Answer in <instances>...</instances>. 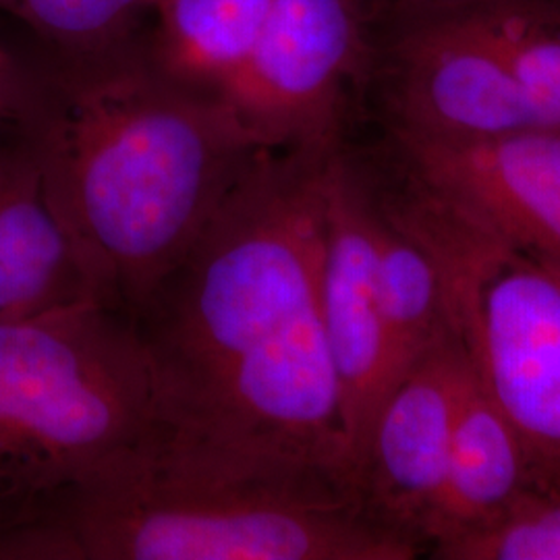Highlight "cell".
<instances>
[{"instance_id":"1","label":"cell","mask_w":560,"mask_h":560,"mask_svg":"<svg viewBox=\"0 0 560 560\" xmlns=\"http://www.w3.org/2000/svg\"><path fill=\"white\" fill-rule=\"evenodd\" d=\"M330 154L266 150L131 318L154 467L355 483L322 316Z\"/></svg>"},{"instance_id":"2","label":"cell","mask_w":560,"mask_h":560,"mask_svg":"<svg viewBox=\"0 0 560 560\" xmlns=\"http://www.w3.org/2000/svg\"><path fill=\"white\" fill-rule=\"evenodd\" d=\"M20 138L98 300L129 318L217 217L261 145L221 104L161 78L143 36L27 57Z\"/></svg>"},{"instance_id":"3","label":"cell","mask_w":560,"mask_h":560,"mask_svg":"<svg viewBox=\"0 0 560 560\" xmlns=\"http://www.w3.org/2000/svg\"><path fill=\"white\" fill-rule=\"evenodd\" d=\"M152 441V384L127 314L83 301L0 320V560H30Z\"/></svg>"},{"instance_id":"4","label":"cell","mask_w":560,"mask_h":560,"mask_svg":"<svg viewBox=\"0 0 560 560\" xmlns=\"http://www.w3.org/2000/svg\"><path fill=\"white\" fill-rule=\"evenodd\" d=\"M351 481L203 478L145 457L88 492L30 560H411Z\"/></svg>"},{"instance_id":"5","label":"cell","mask_w":560,"mask_h":560,"mask_svg":"<svg viewBox=\"0 0 560 560\" xmlns=\"http://www.w3.org/2000/svg\"><path fill=\"white\" fill-rule=\"evenodd\" d=\"M442 277L455 335L521 442L532 486L560 490V268L459 212Z\"/></svg>"},{"instance_id":"6","label":"cell","mask_w":560,"mask_h":560,"mask_svg":"<svg viewBox=\"0 0 560 560\" xmlns=\"http://www.w3.org/2000/svg\"><path fill=\"white\" fill-rule=\"evenodd\" d=\"M374 48L370 0H275L222 106L270 150L339 148L368 101Z\"/></svg>"},{"instance_id":"7","label":"cell","mask_w":560,"mask_h":560,"mask_svg":"<svg viewBox=\"0 0 560 560\" xmlns=\"http://www.w3.org/2000/svg\"><path fill=\"white\" fill-rule=\"evenodd\" d=\"M376 249L374 194L355 150L345 141L326 164L320 291L353 476L382 400L393 388Z\"/></svg>"},{"instance_id":"8","label":"cell","mask_w":560,"mask_h":560,"mask_svg":"<svg viewBox=\"0 0 560 560\" xmlns=\"http://www.w3.org/2000/svg\"><path fill=\"white\" fill-rule=\"evenodd\" d=\"M382 150L465 219L560 268V129L478 141L384 133Z\"/></svg>"},{"instance_id":"9","label":"cell","mask_w":560,"mask_h":560,"mask_svg":"<svg viewBox=\"0 0 560 560\" xmlns=\"http://www.w3.org/2000/svg\"><path fill=\"white\" fill-rule=\"evenodd\" d=\"M469 370L471 360L459 339L416 361L382 400L358 463L355 481L368 509L421 555Z\"/></svg>"},{"instance_id":"10","label":"cell","mask_w":560,"mask_h":560,"mask_svg":"<svg viewBox=\"0 0 560 560\" xmlns=\"http://www.w3.org/2000/svg\"><path fill=\"white\" fill-rule=\"evenodd\" d=\"M98 301L20 140L0 141V320Z\"/></svg>"},{"instance_id":"11","label":"cell","mask_w":560,"mask_h":560,"mask_svg":"<svg viewBox=\"0 0 560 560\" xmlns=\"http://www.w3.org/2000/svg\"><path fill=\"white\" fill-rule=\"evenodd\" d=\"M527 486L532 478L521 442L471 365L455 413L441 497L425 532V555L501 515Z\"/></svg>"},{"instance_id":"12","label":"cell","mask_w":560,"mask_h":560,"mask_svg":"<svg viewBox=\"0 0 560 560\" xmlns=\"http://www.w3.org/2000/svg\"><path fill=\"white\" fill-rule=\"evenodd\" d=\"M275 0H154L143 55L183 92L221 104L260 40Z\"/></svg>"},{"instance_id":"13","label":"cell","mask_w":560,"mask_h":560,"mask_svg":"<svg viewBox=\"0 0 560 560\" xmlns=\"http://www.w3.org/2000/svg\"><path fill=\"white\" fill-rule=\"evenodd\" d=\"M365 177L376 203L378 295L395 386L416 361L442 342L457 339V335L439 261L425 243L386 208L368 171Z\"/></svg>"},{"instance_id":"14","label":"cell","mask_w":560,"mask_h":560,"mask_svg":"<svg viewBox=\"0 0 560 560\" xmlns=\"http://www.w3.org/2000/svg\"><path fill=\"white\" fill-rule=\"evenodd\" d=\"M439 11L455 15L541 120L560 129V0H465Z\"/></svg>"},{"instance_id":"15","label":"cell","mask_w":560,"mask_h":560,"mask_svg":"<svg viewBox=\"0 0 560 560\" xmlns=\"http://www.w3.org/2000/svg\"><path fill=\"white\" fill-rule=\"evenodd\" d=\"M154 0H0L46 50L101 55L143 36Z\"/></svg>"},{"instance_id":"16","label":"cell","mask_w":560,"mask_h":560,"mask_svg":"<svg viewBox=\"0 0 560 560\" xmlns=\"http://www.w3.org/2000/svg\"><path fill=\"white\" fill-rule=\"evenodd\" d=\"M439 560H560V490L527 486L501 515L430 550Z\"/></svg>"},{"instance_id":"17","label":"cell","mask_w":560,"mask_h":560,"mask_svg":"<svg viewBox=\"0 0 560 560\" xmlns=\"http://www.w3.org/2000/svg\"><path fill=\"white\" fill-rule=\"evenodd\" d=\"M32 92L27 57L0 46V141L15 140Z\"/></svg>"},{"instance_id":"18","label":"cell","mask_w":560,"mask_h":560,"mask_svg":"<svg viewBox=\"0 0 560 560\" xmlns=\"http://www.w3.org/2000/svg\"><path fill=\"white\" fill-rule=\"evenodd\" d=\"M459 2H465V0H370L376 23L430 13V11L446 9V7H453Z\"/></svg>"}]
</instances>
